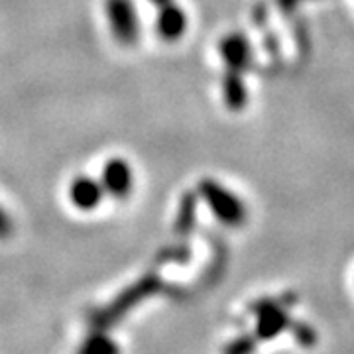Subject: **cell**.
Wrapping results in <instances>:
<instances>
[{"label":"cell","instance_id":"5b68a950","mask_svg":"<svg viewBox=\"0 0 354 354\" xmlns=\"http://www.w3.org/2000/svg\"><path fill=\"white\" fill-rule=\"evenodd\" d=\"M252 311L258 317V327H256V333L260 339H272L279 335L281 330L288 329L290 325V319H288V313L283 311V307L272 299H266V301H260L252 307Z\"/></svg>","mask_w":354,"mask_h":354},{"label":"cell","instance_id":"30bf717a","mask_svg":"<svg viewBox=\"0 0 354 354\" xmlns=\"http://www.w3.org/2000/svg\"><path fill=\"white\" fill-rule=\"evenodd\" d=\"M77 354H120V348L106 333H102V329H99L95 330L93 335H88L87 339L83 341V344L79 346Z\"/></svg>","mask_w":354,"mask_h":354},{"label":"cell","instance_id":"4fadbf2b","mask_svg":"<svg viewBox=\"0 0 354 354\" xmlns=\"http://www.w3.org/2000/svg\"><path fill=\"white\" fill-rule=\"evenodd\" d=\"M254 351V342L250 339H239L227 346V354H250Z\"/></svg>","mask_w":354,"mask_h":354},{"label":"cell","instance_id":"ba28073f","mask_svg":"<svg viewBox=\"0 0 354 354\" xmlns=\"http://www.w3.org/2000/svg\"><path fill=\"white\" fill-rule=\"evenodd\" d=\"M221 55L227 64L228 71H239L242 73V69H246L250 64V46L244 36L241 34H230L227 38L221 41Z\"/></svg>","mask_w":354,"mask_h":354},{"label":"cell","instance_id":"7a4b0ae2","mask_svg":"<svg viewBox=\"0 0 354 354\" xmlns=\"http://www.w3.org/2000/svg\"><path fill=\"white\" fill-rule=\"evenodd\" d=\"M160 288V281L153 278V276H148V278L140 279L136 286H132V288H128L116 301L109 305L106 309H102L99 313H95L93 315V325L95 327H109V325H113L114 321H118L120 317H124L134 307L136 304H140L142 299H146L148 295H152L156 293Z\"/></svg>","mask_w":354,"mask_h":354},{"label":"cell","instance_id":"6da1fadb","mask_svg":"<svg viewBox=\"0 0 354 354\" xmlns=\"http://www.w3.org/2000/svg\"><path fill=\"white\" fill-rule=\"evenodd\" d=\"M199 193L221 223L236 227L246 218V209L241 199L215 179H203L199 183Z\"/></svg>","mask_w":354,"mask_h":354},{"label":"cell","instance_id":"5bb4252c","mask_svg":"<svg viewBox=\"0 0 354 354\" xmlns=\"http://www.w3.org/2000/svg\"><path fill=\"white\" fill-rule=\"evenodd\" d=\"M12 230H14L12 216L8 215V213L0 207V241L8 239V236L12 234Z\"/></svg>","mask_w":354,"mask_h":354},{"label":"cell","instance_id":"7c38bea8","mask_svg":"<svg viewBox=\"0 0 354 354\" xmlns=\"http://www.w3.org/2000/svg\"><path fill=\"white\" fill-rule=\"evenodd\" d=\"M293 333H295L297 342H301L304 346H311L315 342V333H313L311 327H307V325H295Z\"/></svg>","mask_w":354,"mask_h":354},{"label":"cell","instance_id":"277c9868","mask_svg":"<svg viewBox=\"0 0 354 354\" xmlns=\"http://www.w3.org/2000/svg\"><path fill=\"white\" fill-rule=\"evenodd\" d=\"M101 185L102 189L109 195H113L114 199H127L134 187V174H132V167L127 160L111 158L102 169Z\"/></svg>","mask_w":354,"mask_h":354},{"label":"cell","instance_id":"9a60e30c","mask_svg":"<svg viewBox=\"0 0 354 354\" xmlns=\"http://www.w3.org/2000/svg\"><path fill=\"white\" fill-rule=\"evenodd\" d=\"M153 4H156V6H158V8H160V6H164V4H167V2H171V0H152Z\"/></svg>","mask_w":354,"mask_h":354},{"label":"cell","instance_id":"9c48e42d","mask_svg":"<svg viewBox=\"0 0 354 354\" xmlns=\"http://www.w3.org/2000/svg\"><path fill=\"white\" fill-rule=\"evenodd\" d=\"M223 97L230 111H241L246 104V85L239 71H228L223 81Z\"/></svg>","mask_w":354,"mask_h":354},{"label":"cell","instance_id":"8992f818","mask_svg":"<svg viewBox=\"0 0 354 354\" xmlns=\"http://www.w3.org/2000/svg\"><path fill=\"white\" fill-rule=\"evenodd\" d=\"M104 189L99 181H95L93 177L79 176L71 181L69 185V201L75 205L81 211H93L97 209L102 201Z\"/></svg>","mask_w":354,"mask_h":354},{"label":"cell","instance_id":"3957f363","mask_svg":"<svg viewBox=\"0 0 354 354\" xmlns=\"http://www.w3.org/2000/svg\"><path fill=\"white\" fill-rule=\"evenodd\" d=\"M106 18L120 46H134L140 38V18L132 0H106Z\"/></svg>","mask_w":354,"mask_h":354},{"label":"cell","instance_id":"8fae6325","mask_svg":"<svg viewBox=\"0 0 354 354\" xmlns=\"http://www.w3.org/2000/svg\"><path fill=\"white\" fill-rule=\"evenodd\" d=\"M193 221H195V215H193V199H191V195H187V199L181 205V215H179V221H177V230L189 232Z\"/></svg>","mask_w":354,"mask_h":354},{"label":"cell","instance_id":"52a82bcc","mask_svg":"<svg viewBox=\"0 0 354 354\" xmlns=\"http://www.w3.org/2000/svg\"><path fill=\"white\" fill-rule=\"evenodd\" d=\"M156 28L165 41H176L187 30V16L174 2H167L164 6H160Z\"/></svg>","mask_w":354,"mask_h":354}]
</instances>
